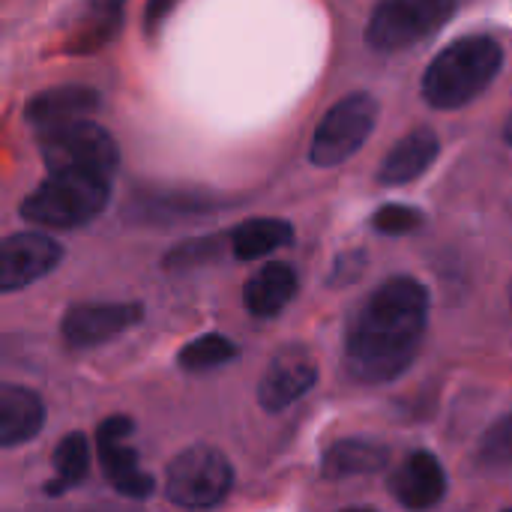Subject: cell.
I'll use <instances>...</instances> for the list:
<instances>
[{
	"label": "cell",
	"instance_id": "cell-3",
	"mask_svg": "<svg viewBox=\"0 0 512 512\" xmlns=\"http://www.w3.org/2000/svg\"><path fill=\"white\" fill-rule=\"evenodd\" d=\"M108 204V180L93 174H48L24 201L21 216L45 228H78Z\"/></svg>",
	"mask_w": 512,
	"mask_h": 512
},
{
	"label": "cell",
	"instance_id": "cell-11",
	"mask_svg": "<svg viewBox=\"0 0 512 512\" xmlns=\"http://www.w3.org/2000/svg\"><path fill=\"white\" fill-rule=\"evenodd\" d=\"M63 249L45 234H9L0 246V288L18 291L51 273Z\"/></svg>",
	"mask_w": 512,
	"mask_h": 512
},
{
	"label": "cell",
	"instance_id": "cell-7",
	"mask_svg": "<svg viewBox=\"0 0 512 512\" xmlns=\"http://www.w3.org/2000/svg\"><path fill=\"white\" fill-rule=\"evenodd\" d=\"M378 117V102L369 93H351L336 102L318 123L309 147V159L318 168H330L354 156L369 138Z\"/></svg>",
	"mask_w": 512,
	"mask_h": 512
},
{
	"label": "cell",
	"instance_id": "cell-9",
	"mask_svg": "<svg viewBox=\"0 0 512 512\" xmlns=\"http://www.w3.org/2000/svg\"><path fill=\"white\" fill-rule=\"evenodd\" d=\"M141 318V303H81L66 309L60 330L72 348H93L132 330L135 324H141Z\"/></svg>",
	"mask_w": 512,
	"mask_h": 512
},
{
	"label": "cell",
	"instance_id": "cell-29",
	"mask_svg": "<svg viewBox=\"0 0 512 512\" xmlns=\"http://www.w3.org/2000/svg\"><path fill=\"white\" fill-rule=\"evenodd\" d=\"M342 512H372V510H342Z\"/></svg>",
	"mask_w": 512,
	"mask_h": 512
},
{
	"label": "cell",
	"instance_id": "cell-16",
	"mask_svg": "<svg viewBox=\"0 0 512 512\" xmlns=\"http://www.w3.org/2000/svg\"><path fill=\"white\" fill-rule=\"evenodd\" d=\"M297 294V273L288 264H264L243 285V306L258 318L279 315Z\"/></svg>",
	"mask_w": 512,
	"mask_h": 512
},
{
	"label": "cell",
	"instance_id": "cell-17",
	"mask_svg": "<svg viewBox=\"0 0 512 512\" xmlns=\"http://www.w3.org/2000/svg\"><path fill=\"white\" fill-rule=\"evenodd\" d=\"M390 453L387 447L375 441H360V438H345L336 441L321 462V471L327 480H342V477H357V474H378L387 465Z\"/></svg>",
	"mask_w": 512,
	"mask_h": 512
},
{
	"label": "cell",
	"instance_id": "cell-8",
	"mask_svg": "<svg viewBox=\"0 0 512 512\" xmlns=\"http://www.w3.org/2000/svg\"><path fill=\"white\" fill-rule=\"evenodd\" d=\"M132 435V420L129 417H108L96 429V456L99 465L108 477V483L132 501H144L153 492V477L141 471L138 453L126 444Z\"/></svg>",
	"mask_w": 512,
	"mask_h": 512
},
{
	"label": "cell",
	"instance_id": "cell-13",
	"mask_svg": "<svg viewBox=\"0 0 512 512\" xmlns=\"http://www.w3.org/2000/svg\"><path fill=\"white\" fill-rule=\"evenodd\" d=\"M99 105L102 102L93 87H51L30 99V105L24 108V120L36 126L42 135L69 123H81Z\"/></svg>",
	"mask_w": 512,
	"mask_h": 512
},
{
	"label": "cell",
	"instance_id": "cell-14",
	"mask_svg": "<svg viewBox=\"0 0 512 512\" xmlns=\"http://www.w3.org/2000/svg\"><path fill=\"white\" fill-rule=\"evenodd\" d=\"M438 159V135L426 126L408 132L381 162L378 180L384 186H402L426 174V168Z\"/></svg>",
	"mask_w": 512,
	"mask_h": 512
},
{
	"label": "cell",
	"instance_id": "cell-30",
	"mask_svg": "<svg viewBox=\"0 0 512 512\" xmlns=\"http://www.w3.org/2000/svg\"><path fill=\"white\" fill-rule=\"evenodd\" d=\"M510 303H512V285H510Z\"/></svg>",
	"mask_w": 512,
	"mask_h": 512
},
{
	"label": "cell",
	"instance_id": "cell-25",
	"mask_svg": "<svg viewBox=\"0 0 512 512\" xmlns=\"http://www.w3.org/2000/svg\"><path fill=\"white\" fill-rule=\"evenodd\" d=\"M351 261H357V255H351V258H339V264H336V270H333V279L342 285V282H351V279H357L360 276V270H363V264H351Z\"/></svg>",
	"mask_w": 512,
	"mask_h": 512
},
{
	"label": "cell",
	"instance_id": "cell-10",
	"mask_svg": "<svg viewBox=\"0 0 512 512\" xmlns=\"http://www.w3.org/2000/svg\"><path fill=\"white\" fill-rule=\"evenodd\" d=\"M315 381H318V360L312 357V351H306L303 345H288L270 360L258 384V402L261 408L279 414L288 405H294L300 396H306L315 387Z\"/></svg>",
	"mask_w": 512,
	"mask_h": 512
},
{
	"label": "cell",
	"instance_id": "cell-31",
	"mask_svg": "<svg viewBox=\"0 0 512 512\" xmlns=\"http://www.w3.org/2000/svg\"><path fill=\"white\" fill-rule=\"evenodd\" d=\"M507 512H512V510H507Z\"/></svg>",
	"mask_w": 512,
	"mask_h": 512
},
{
	"label": "cell",
	"instance_id": "cell-5",
	"mask_svg": "<svg viewBox=\"0 0 512 512\" xmlns=\"http://www.w3.org/2000/svg\"><path fill=\"white\" fill-rule=\"evenodd\" d=\"M39 153L48 174H93L108 180V174L120 162L114 138L93 120L42 132Z\"/></svg>",
	"mask_w": 512,
	"mask_h": 512
},
{
	"label": "cell",
	"instance_id": "cell-22",
	"mask_svg": "<svg viewBox=\"0 0 512 512\" xmlns=\"http://www.w3.org/2000/svg\"><path fill=\"white\" fill-rule=\"evenodd\" d=\"M477 459L483 468L501 471V468H512V414H507L504 420H498L486 438L480 441Z\"/></svg>",
	"mask_w": 512,
	"mask_h": 512
},
{
	"label": "cell",
	"instance_id": "cell-19",
	"mask_svg": "<svg viewBox=\"0 0 512 512\" xmlns=\"http://www.w3.org/2000/svg\"><path fill=\"white\" fill-rule=\"evenodd\" d=\"M123 9L117 3H96L90 6L72 27L66 45L69 51H99L120 27Z\"/></svg>",
	"mask_w": 512,
	"mask_h": 512
},
{
	"label": "cell",
	"instance_id": "cell-26",
	"mask_svg": "<svg viewBox=\"0 0 512 512\" xmlns=\"http://www.w3.org/2000/svg\"><path fill=\"white\" fill-rule=\"evenodd\" d=\"M168 12H171V3H150L147 12H144V27H147V33H153L156 24H159V18L168 15Z\"/></svg>",
	"mask_w": 512,
	"mask_h": 512
},
{
	"label": "cell",
	"instance_id": "cell-27",
	"mask_svg": "<svg viewBox=\"0 0 512 512\" xmlns=\"http://www.w3.org/2000/svg\"><path fill=\"white\" fill-rule=\"evenodd\" d=\"M507 141H510V147H512V114H510V120H507Z\"/></svg>",
	"mask_w": 512,
	"mask_h": 512
},
{
	"label": "cell",
	"instance_id": "cell-18",
	"mask_svg": "<svg viewBox=\"0 0 512 512\" xmlns=\"http://www.w3.org/2000/svg\"><path fill=\"white\" fill-rule=\"evenodd\" d=\"M294 228L282 219H249L231 234V252L240 261H258L282 246H288Z\"/></svg>",
	"mask_w": 512,
	"mask_h": 512
},
{
	"label": "cell",
	"instance_id": "cell-12",
	"mask_svg": "<svg viewBox=\"0 0 512 512\" xmlns=\"http://www.w3.org/2000/svg\"><path fill=\"white\" fill-rule=\"evenodd\" d=\"M447 492L441 462L429 450H414L390 477V495L405 510H432Z\"/></svg>",
	"mask_w": 512,
	"mask_h": 512
},
{
	"label": "cell",
	"instance_id": "cell-2",
	"mask_svg": "<svg viewBox=\"0 0 512 512\" xmlns=\"http://www.w3.org/2000/svg\"><path fill=\"white\" fill-rule=\"evenodd\" d=\"M504 48L492 36H462L438 51L423 75V96L432 108L450 111L477 99L498 75Z\"/></svg>",
	"mask_w": 512,
	"mask_h": 512
},
{
	"label": "cell",
	"instance_id": "cell-23",
	"mask_svg": "<svg viewBox=\"0 0 512 512\" xmlns=\"http://www.w3.org/2000/svg\"><path fill=\"white\" fill-rule=\"evenodd\" d=\"M423 222H426L423 213L414 210V207H408V204H387V207H381V210L372 216V225H375L378 231H384V234H393V237H396V234L417 231Z\"/></svg>",
	"mask_w": 512,
	"mask_h": 512
},
{
	"label": "cell",
	"instance_id": "cell-6",
	"mask_svg": "<svg viewBox=\"0 0 512 512\" xmlns=\"http://www.w3.org/2000/svg\"><path fill=\"white\" fill-rule=\"evenodd\" d=\"M453 12L450 0H387L372 12L366 39L375 51H399L441 30Z\"/></svg>",
	"mask_w": 512,
	"mask_h": 512
},
{
	"label": "cell",
	"instance_id": "cell-1",
	"mask_svg": "<svg viewBox=\"0 0 512 512\" xmlns=\"http://www.w3.org/2000/svg\"><path fill=\"white\" fill-rule=\"evenodd\" d=\"M429 324V294L417 279L393 276L351 315L345 369L360 384L399 378L417 357Z\"/></svg>",
	"mask_w": 512,
	"mask_h": 512
},
{
	"label": "cell",
	"instance_id": "cell-4",
	"mask_svg": "<svg viewBox=\"0 0 512 512\" xmlns=\"http://www.w3.org/2000/svg\"><path fill=\"white\" fill-rule=\"evenodd\" d=\"M231 486L234 468L213 447H189L165 471V495L180 510H213L228 498Z\"/></svg>",
	"mask_w": 512,
	"mask_h": 512
},
{
	"label": "cell",
	"instance_id": "cell-20",
	"mask_svg": "<svg viewBox=\"0 0 512 512\" xmlns=\"http://www.w3.org/2000/svg\"><path fill=\"white\" fill-rule=\"evenodd\" d=\"M90 471V447L81 432L66 435L54 450V480L45 486L48 495H63L66 489L78 486Z\"/></svg>",
	"mask_w": 512,
	"mask_h": 512
},
{
	"label": "cell",
	"instance_id": "cell-15",
	"mask_svg": "<svg viewBox=\"0 0 512 512\" xmlns=\"http://www.w3.org/2000/svg\"><path fill=\"white\" fill-rule=\"evenodd\" d=\"M45 423V405L33 390L3 384L0 387V447H18L33 441Z\"/></svg>",
	"mask_w": 512,
	"mask_h": 512
},
{
	"label": "cell",
	"instance_id": "cell-28",
	"mask_svg": "<svg viewBox=\"0 0 512 512\" xmlns=\"http://www.w3.org/2000/svg\"><path fill=\"white\" fill-rule=\"evenodd\" d=\"M90 512H123V510H90Z\"/></svg>",
	"mask_w": 512,
	"mask_h": 512
},
{
	"label": "cell",
	"instance_id": "cell-24",
	"mask_svg": "<svg viewBox=\"0 0 512 512\" xmlns=\"http://www.w3.org/2000/svg\"><path fill=\"white\" fill-rule=\"evenodd\" d=\"M219 246H222L219 237H201V240L183 243V246H177L171 255H165V270H183V267L201 264V261H207L210 255H216Z\"/></svg>",
	"mask_w": 512,
	"mask_h": 512
},
{
	"label": "cell",
	"instance_id": "cell-21",
	"mask_svg": "<svg viewBox=\"0 0 512 512\" xmlns=\"http://www.w3.org/2000/svg\"><path fill=\"white\" fill-rule=\"evenodd\" d=\"M237 357V345L228 339V336H219V333H207L195 342H189L177 363L180 369L186 372H207V369H216V366H225Z\"/></svg>",
	"mask_w": 512,
	"mask_h": 512
}]
</instances>
